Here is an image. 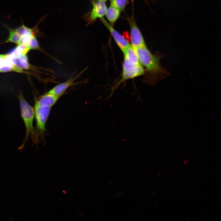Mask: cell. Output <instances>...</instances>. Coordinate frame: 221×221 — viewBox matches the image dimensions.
<instances>
[{"label": "cell", "instance_id": "ba28073f", "mask_svg": "<svg viewBox=\"0 0 221 221\" xmlns=\"http://www.w3.org/2000/svg\"><path fill=\"white\" fill-rule=\"evenodd\" d=\"M11 71L25 73L23 70L15 66L12 62V59L7 54L6 57L0 62V72Z\"/></svg>", "mask_w": 221, "mask_h": 221}, {"label": "cell", "instance_id": "30bf717a", "mask_svg": "<svg viewBox=\"0 0 221 221\" xmlns=\"http://www.w3.org/2000/svg\"><path fill=\"white\" fill-rule=\"evenodd\" d=\"M75 78H71L64 83H60L50 90L48 93L54 95L61 96L70 86L72 84Z\"/></svg>", "mask_w": 221, "mask_h": 221}, {"label": "cell", "instance_id": "5bb4252c", "mask_svg": "<svg viewBox=\"0 0 221 221\" xmlns=\"http://www.w3.org/2000/svg\"><path fill=\"white\" fill-rule=\"evenodd\" d=\"M4 26L8 30L9 33V37L5 42H11L18 44L21 36L17 33L14 29L10 28L8 25H4Z\"/></svg>", "mask_w": 221, "mask_h": 221}, {"label": "cell", "instance_id": "277c9868", "mask_svg": "<svg viewBox=\"0 0 221 221\" xmlns=\"http://www.w3.org/2000/svg\"><path fill=\"white\" fill-rule=\"evenodd\" d=\"M144 70L140 62H136L124 58L123 73L121 82L142 75Z\"/></svg>", "mask_w": 221, "mask_h": 221}, {"label": "cell", "instance_id": "9a60e30c", "mask_svg": "<svg viewBox=\"0 0 221 221\" xmlns=\"http://www.w3.org/2000/svg\"><path fill=\"white\" fill-rule=\"evenodd\" d=\"M128 0H111V4L120 11L123 10L127 3Z\"/></svg>", "mask_w": 221, "mask_h": 221}, {"label": "cell", "instance_id": "ac0fdd59", "mask_svg": "<svg viewBox=\"0 0 221 221\" xmlns=\"http://www.w3.org/2000/svg\"><path fill=\"white\" fill-rule=\"evenodd\" d=\"M134 0H131L132 2H134Z\"/></svg>", "mask_w": 221, "mask_h": 221}, {"label": "cell", "instance_id": "7c38bea8", "mask_svg": "<svg viewBox=\"0 0 221 221\" xmlns=\"http://www.w3.org/2000/svg\"><path fill=\"white\" fill-rule=\"evenodd\" d=\"M12 61L15 66L22 70L29 69L31 67L26 54H22L16 58L12 59Z\"/></svg>", "mask_w": 221, "mask_h": 221}, {"label": "cell", "instance_id": "2e32d148", "mask_svg": "<svg viewBox=\"0 0 221 221\" xmlns=\"http://www.w3.org/2000/svg\"><path fill=\"white\" fill-rule=\"evenodd\" d=\"M28 47L30 49H40V46L36 37H33L28 46Z\"/></svg>", "mask_w": 221, "mask_h": 221}, {"label": "cell", "instance_id": "e0dca14e", "mask_svg": "<svg viewBox=\"0 0 221 221\" xmlns=\"http://www.w3.org/2000/svg\"><path fill=\"white\" fill-rule=\"evenodd\" d=\"M6 54H0V62L2 61L6 56Z\"/></svg>", "mask_w": 221, "mask_h": 221}, {"label": "cell", "instance_id": "7a4b0ae2", "mask_svg": "<svg viewBox=\"0 0 221 221\" xmlns=\"http://www.w3.org/2000/svg\"><path fill=\"white\" fill-rule=\"evenodd\" d=\"M18 97L19 100L21 115L26 129L24 139L19 149H22L29 138L34 143L37 142V135L33 126V121L34 116V110L26 101L23 94L20 92Z\"/></svg>", "mask_w": 221, "mask_h": 221}, {"label": "cell", "instance_id": "3957f363", "mask_svg": "<svg viewBox=\"0 0 221 221\" xmlns=\"http://www.w3.org/2000/svg\"><path fill=\"white\" fill-rule=\"evenodd\" d=\"M107 0H91V10L84 15L83 18L87 23V26L93 23L98 18L101 19L105 15Z\"/></svg>", "mask_w": 221, "mask_h": 221}, {"label": "cell", "instance_id": "5b68a950", "mask_svg": "<svg viewBox=\"0 0 221 221\" xmlns=\"http://www.w3.org/2000/svg\"><path fill=\"white\" fill-rule=\"evenodd\" d=\"M51 107H39L35 105L34 111L36 121L37 134L43 136L45 129L46 123L49 114Z\"/></svg>", "mask_w": 221, "mask_h": 221}, {"label": "cell", "instance_id": "9c48e42d", "mask_svg": "<svg viewBox=\"0 0 221 221\" xmlns=\"http://www.w3.org/2000/svg\"><path fill=\"white\" fill-rule=\"evenodd\" d=\"M60 97L48 92L42 96L39 99L37 100L35 105L39 107H51L56 102Z\"/></svg>", "mask_w": 221, "mask_h": 221}, {"label": "cell", "instance_id": "6da1fadb", "mask_svg": "<svg viewBox=\"0 0 221 221\" xmlns=\"http://www.w3.org/2000/svg\"><path fill=\"white\" fill-rule=\"evenodd\" d=\"M134 49L140 63L146 68L149 72L152 84L169 76V71L161 63V60L164 57L162 53L157 52L153 54L146 45Z\"/></svg>", "mask_w": 221, "mask_h": 221}, {"label": "cell", "instance_id": "4fadbf2b", "mask_svg": "<svg viewBox=\"0 0 221 221\" xmlns=\"http://www.w3.org/2000/svg\"><path fill=\"white\" fill-rule=\"evenodd\" d=\"M30 50L28 47L24 45H18L11 50L8 54L12 59H15L22 54H26Z\"/></svg>", "mask_w": 221, "mask_h": 221}, {"label": "cell", "instance_id": "8992f818", "mask_svg": "<svg viewBox=\"0 0 221 221\" xmlns=\"http://www.w3.org/2000/svg\"><path fill=\"white\" fill-rule=\"evenodd\" d=\"M130 28L131 47L134 49L146 46L142 34L138 26L133 15L128 19Z\"/></svg>", "mask_w": 221, "mask_h": 221}, {"label": "cell", "instance_id": "52a82bcc", "mask_svg": "<svg viewBox=\"0 0 221 221\" xmlns=\"http://www.w3.org/2000/svg\"><path fill=\"white\" fill-rule=\"evenodd\" d=\"M102 22L109 30L116 44L123 52L130 45L128 41L103 17Z\"/></svg>", "mask_w": 221, "mask_h": 221}, {"label": "cell", "instance_id": "8fae6325", "mask_svg": "<svg viewBox=\"0 0 221 221\" xmlns=\"http://www.w3.org/2000/svg\"><path fill=\"white\" fill-rule=\"evenodd\" d=\"M120 13L118 9L111 5L107 8L105 15L112 26H113L119 18Z\"/></svg>", "mask_w": 221, "mask_h": 221}]
</instances>
